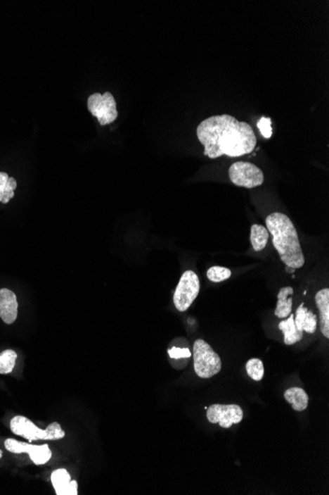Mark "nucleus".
I'll return each mask as SVG.
<instances>
[{"mask_svg":"<svg viewBox=\"0 0 329 495\" xmlns=\"http://www.w3.org/2000/svg\"><path fill=\"white\" fill-rule=\"evenodd\" d=\"M196 134L205 146V156L239 158L254 151L257 137L252 126L229 114L216 115L200 123Z\"/></svg>","mask_w":329,"mask_h":495,"instance_id":"1","label":"nucleus"},{"mask_svg":"<svg viewBox=\"0 0 329 495\" xmlns=\"http://www.w3.org/2000/svg\"><path fill=\"white\" fill-rule=\"evenodd\" d=\"M265 222L281 261L288 268H302L304 264V256L298 232L290 218L277 212L270 214Z\"/></svg>","mask_w":329,"mask_h":495,"instance_id":"2","label":"nucleus"},{"mask_svg":"<svg viewBox=\"0 0 329 495\" xmlns=\"http://www.w3.org/2000/svg\"><path fill=\"white\" fill-rule=\"evenodd\" d=\"M11 428L14 434L22 436L30 442L36 440H60L65 436V431L58 422L50 424L43 430L24 416H15L12 419Z\"/></svg>","mask_w":329,"mask_h":495,"instance_id":"3","label":"nucleus"},{"mask_svg":"<svg viewBox=\"0 0 329 495\" xmlns=\"http://www.w3.org/2000/svg\"><path fill=\"white\" fill-rule=\"evenodd\" d=\"M193 363L195 374L201 379H210L222 369L219 355L203 339H198L193 344Z\"/></svg>","mask_w":329,"mask_h":495,"instance_id":"4","label":"nucleus"},{"mask_svg":"<svg viewBox=\"0 0 329 495\" xmlns=\"http://www.w3.org/2000/svg\"><path fill=\"white\" fill-rule=\"evenodd\" d=\"M200 282L195 272L188 270L181 275L174 294V303L179 312H186L198 298Z\"/></svg>","mask_w":329,"mask_h":495,"instance_id":"5","label":"nucleus"},{"mask_svg":"<svg viewBox=\"0 0 329 495\" xmlns=\"http://www.w3.org/2000/svg\"><path fill=\"white\" fill-rule=\"evenodd\" d=\"M229 177L234 185L247 189L259 187L264 182V175L262 169L254 163L245 161L233 163L229 168Z\"/></svg>","mask_w":329,"mask_h":495,"instance_id":"6","label":"nucleus"},{"mask_svg":"<svg viewBox=\"0 0 329 495\" xmlns=\"http://www.w3.org/2000/svg\"><path fill=\"white\" fill-rule=\"evenodd\" d=\"M88 109L97 117L102 126L110 124L117 118V102L112 93H94L88 98Z\"/></svg>","mask_w":329,"mask_h":495,"instance_id":"7","label":"nucleus"},{"mask_svg":"<svg viewBox=\"0 0 329 495\" xmlns=\"http://www.w3.org/2000/svg\"><path fill=\"white\" fill-rule=\"evenodd\" d=\"M210 423H218L223 428H231L244 418V411L238 404H212L206 413Z\"/></svg>","mask_w":329,"mask_h":495,"instance_id":"8","label":"nucleus"},{"mask_svg":"<svg viewBox=\"0 0 329 495\" xmlns=\"http://www.w3.org/2000/svg\"><path fill=\"white\" fill-rule=\"evenodd\" d=\"M18 315L17 296L9 289H0V318L6 325L15 322Z\"/></svg>","mask_w":329,"mask_h":495,"instance_id":"9","label":"nucleus"},{"mask_svg":"<svg viewBox=\"0 0 329 495\" xmlns=\"http://www.w3.org/2000/svg\"><path fill=\"white\" fill-rule=\"evenodd\" d=\"M51 482L58 495H77L78 484L71 480L70 475L65 469L56 470L51 474Z\"/></svg>","mask_w":329,"mask_h":495,"instance_id":"10","label":"nucleus"},{"mask_svg":"<svg viewBox=\"0 0 329 495\" xmlns=\"http://www.w3.org/2000/svg\"><path fill=\"white\" fill-rule=\"evenodd\" d=\"M295 325L301 332L314 333L318 327V318L308 308H304V303H301L297 308L296 315L294 317Z\"/></svg>","mask_w":329,"mask_h":495,"instance_id":"11","label":"nucleus"},{"mask_svg":"<svg viewBox=\"0 0 329 495\" xmlns=\"http://www.w3.org/2000/svg\"><path fill=\"white\" fill-rule=\"evenodd\" d=\"M316 303L319 311L321 332L324 337L329 338V289H323L316 295Z\"/></svg>","mask_w":329,"mask_h":495,"instance_id":"12","label":"nucleus"},{"mask_svg":"<svg viewBox=\"0 0 329 495\" xmlns=\"http://www.w3.org/2000/svg\"><path fill=\"white\" fill-rule=\"evenodd\" d=\"M294 290L292 287H285L279 291L278 301H277L276 308H275V315L279 318H287L291 315L292 306H293V298L289 296L293 295Z\"/></svg>","mask_w":329,"mask_h":495,"instance_id":"13","label":"nucleus"},{"mask_svg":"<svg viewBox=\"0 0 329 495\" xmlns=\"http://www.w3.org/2000/svg\"><path fill=\"white\" fill-rule=\"evenodd\" d=\"M278 327L283 332L284 343L286 345H293L303 339L304 332H301L297 328L293 315H290L287 320H282L279 323Z\"/></svg>","mask_w":329,"mask_h":495,"instance_id":"14","label":"nucleus"},{"mask_svg":"<svg viewBox=\"0 0 329 495\" xmlns=\"http://www.w3.org/2000/svg\"><path fill=\"white\" fill-rule=\"evenodd\" d=\"M284 398L296 411H306L309 406V396L303 389L291 388L287 389Z\"/></svg>","mask_w":329,"mask_h":495,"instance_id":"15","label":"nucleus"},{"mask_svg":"<svg viewBox=\"0 0 329 495\" xmlns=\"http://www.w3.org/2000/svg\"><path fill=\"white\" fill-rule=\"evenodd\" d=\"M269 239V232L262 225H252L250 229V242L255 251H264Z\"/></svg>","mask_w":329,"mask_h":495,"instance_id":"16","label":"nucleus"},{"mask_svg":"<svg viewBox=\"0 0 329 495\" xmlns=\"http://www.w3.org/2000/svg\"><path fill=\"white\" fill-rule=\"evenodd\" d=\"M16 188L15 179L9 177L6 173H0V202L7 204L14 197V190Z\"/></svg>","mask_w":329,"mask_h":495,"instance_id":"17","label":"nucleus"},{"mask_svg":"<svg viewBox=\"0 0 329 495\" xmlns=\"http://www.w3.org/2000/svg\"><path fill=\"white\" fill-rule=\"evenodd\" d=\"M29 457L35 465H45L51 458V451L48 445H32Z\"/></svg>","mask_w":329,"mask_h":495,"instance_id":"18","label":"nucleus"},{"mask_svg":"<svg viewBox=\"0 0 329 495\" xmlns=\"http://www.w3.org/2000/svg\"><path fill=\"white\" fill-rule=\"evenodd\" d=\"M17 353L13 350H6L0 354V374H11L15 367Z\"/></svg>","mask_w":329,"mask_h":495,"instance_id":"19","label":"nucleus"},{"mask_svg":"<svg viewBox=\"0 0 329 495\" xmlns=\"http://www.w3.org/2000/svg\"><path fill=\"white\" fill-rule=\"evenodd\" d=\"M245 370L249 375L250 378H252L255 382L262 381L264 376V366L262 360L257 358H252L247 361L245 365Z\"/></svg>","mask_w":329,"mask_h":495,"instance_id":"20","label":"nucleus"},{"mask_svg":"<svg viewBox=\"0 0 329 495\" xmlns=\"http://www.w3.org/2000/svg\"><path fill=\"white\" fill-rule=\"evenodd\" d=\"M232 275V271L225 267L213 266L207 271V278L214 283L228 280Z\"/></svg>","mask_w":329,"mask_h":495,"instance_id":"21","label":"nucleus"},{"mask_svg":"<svg viewBox=\"0 0 329 495\" xmlns=\"http://www.w3.org/2000/svg\"><path fill=\"white\" fill-rule=\"evenodd\" d=\"M4 445H6V448L9 452L14 453V454L29 453L32 448V444H27V443L14 439H7Z\"/></svg>","mask_w":329,"mask_h":495,"instance_id":"22","label":"nucleus"},{"mask_svg":"<svg viewBox=\"0 0 329 495\" xmlns=\"http://www.w3.org/2000/svg\"><path fill=\"white\" fill-rule=\"evenodd\" d=\"M257 128L265 139H270L272 137L271 119L270 118L262 117L257 122Z\"/></svg>","mask_w":329,"mask_h":495,"instance_id":"23","label":"nucleus"},{"mask_svg":"<svg viewBox=\"0 0 329 495\" xmlns=\"http://www.w3.org/2000/svg\"><path fill=\"white\" fill-rule=\"evenodd\" d=\"M169 355L172 359H183V358H190L191 352L188 348L174 347L169 350Z\"/></svg>","mask_w":329,"mask_h":495,"instance_id":"24","label":"nucleus"},{"mask_svg":"<svg viewBox=\"0 0 329 495\" xmlns=\"http://www.w3.org/2000/svg\"><path fill=\"white\" fill-rule=\"evenodd\" d=\"M2 455H4V453H2V451L0 450V459H1Z\"/></svg>","mask_w":329,"mask_h":495,"instance_id":"25","label":"nucleus"}]
</instances>
